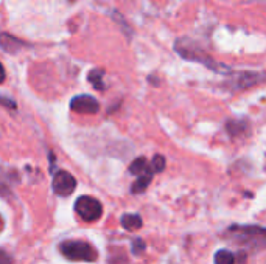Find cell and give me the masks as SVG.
<instances>
[{"instance_id":"6da1fadb","label":"cell","mask_w":266,"mask_h":264,"mask_svg":"<svg viewBox=\"0 0 266 264\" xmlns=\"http://www.w3.org/2000/svg\"><path fill=\"white\" fill-rule=\"evenodd\" d=\"M175 52L181 56L182 59L192 61V62H199V64H202V66H206L207 69H210L212 71H216V73H221V75H231L232 73L231 67H228L223 62L215 61L212 56L207 54L196 42L192 41V39H189V37L176 39Z\"/></svg>"},{"instance_id":"7a4b0ae2","label":"cell","mask_w":266,"mask_h":264,"mask_svg":"<svg viewBox=\"0 0 266 264\" xmlns=\"http://www.w3.org/2000/svg\"><path fill=\"white\" fill-rule=\"evenodd\" d=\"M59 252L62 257L70 261H86L93 263L98 260V252L90 243L83 239H67L59 244Z\"/></svg>"},{"instance_id":"3957f363","label":"cell","mask_w":266,"mask_h":264,"mask_svg":"<svg viewBox=\"0 0 266 264\" xmlns=\"http://www.w3.org/2000/svg\"><path fill=\"white\" fill-rule=\"evenodd\" d=\"M228 233L233 236L235 241L240 243H255L259 241L265 244L266 230L262 226H255V224H246V226H240V224H233L228 229Z\"/></svg>"},{"instance_id":"277c9868","label":"cell","mask_w":266,"mask_h":264,"mask_svg":"<svg viewBox=\"0 0 266 264\" xmlns=\"http://www.w3.org/2000/svg\"><path fill=\"white\" fill-rule=\"evenodd\" d=\"M75 213L86 222H95L103 214V205L92 196H80L75 201Z\"/></svg>"},{"instance_id":"5b68a950","label":"cell","mask_w":266,"mask_h":264,"mask_svg":"<svg viewBox=\"0 0 266 264\" xmlns=\"http://www.w3.org/2000/svg\"><path fill=\"white\" fill-rule=\"evenodd\" d=\"M75 188H76V179L69 171L59 170L53 174L52 190L54 194H58L61 197H67L73 193Z\"/></svg>"},{"instance_id":"8992f818","label":"cell","mask_w":266,"mask_h":264,"mask_svg":"<svg viewBox=\"0 0 266 264\" xmlns=\"http://www.w3.org/2000/svg\"><path fill=\"white\" fill-rule=\"evenodd\" d=\"M265 75L257 73V71H238L229 78L228 87L231 90H246L249 87L263 83Z\"/></svg>"},{"instance_id":"52a82bcc","label":"cell","mask_w":266,"mask_h":264,"mask_svg":"<svg viewBox=\"0 0 266 264\" xmlns=\"http://www.w3.org/2000/svg\"><path fill=\"white\" fill-rule=\"evenodd\" d=\"M70 110L76 112V114L93 115L100 110V103L92 95H76L70 100Z\"/></svg>"},{"instance_id":"ba28073f","label":"cell","mask_w":266,"mask_h":264,"mask_svg":"<svg viewBox=\"0 0 266 264\" xmlns=\"http://www.w3.org/2000/svg\"><path fill=\"white\" fill-rule=\"evenodd\" d=\"M25 47H28V44L20 41V39H18L16 36H13L10 33H0V49L3 52L10 53V54H16L22 49H25Z\"/></svg>"},{"instance_id":"9c48e42d","label":"cell","mask_w":266,"mask_h":264,"mask_svg":"<svg viewBox=\"0 0 266 264\" xmlns=\"http://www.w3.org/2000/svg\"><path fill=\"white\" fill-rule=\"evenodd\" d=\"M120 224H122V227L124 230H128V231H136L139 229H142L143 226V219H142V216L140 214H134V213H124L122 214V218H120Z\"/></svg>"},{"instance_id":"30bf717a","label":"cell","mask_w":266,"mask_h":264,"mask_svg":"<svg viewBox=\"0 0 266 264\" xmlns=\"http://www.w3.org/2000/svg\"><path fill=\"white\" fill-rule=\"evenodd\" d=\"M129 173L131 174H134V176H143L146 173H153L151 171V168H150V163H148V160L146 157H137L134 162H132L129 165ZM154 174V173H153Z\"/></svg>"},{"instance_id":"8fae6325","label":"cell","mask_w":266,"mask_h":264,"mask_svg":"<svg viewBox=\"0 0 266 264\" xmlns=\"http://www.w3.org/2000/svg\"><path fill=\"white\" fill-rule=\"evenodd\" d=\"M153 173H146L143 176H139L137 180L132 183V187H131V193L132 194H140V193H143V191H146V188L150 187V183L153 180Z\"/></svg>"},{"instance_id":"7c38bea8","label":"cell","mask_w":266,"mask_h":264,"mask_svg":"<svg viewBox=\"0 0 266 264\" xmlns=\"http://www.w3.org/2000/svg\"><path fill=\"white\" fill-rule=\"evenodd\" d=\"M103 78H105V70H101V69H93L88 73V81L100 92L105 90V87H106L103 83Z\"/></svg>"},{"instance_id":"4fadbf2b","label":"cell","mask_w":266,"mask_h":264,"mask_svg":"<svg viewBox=\"0 0 266 264\" xmlns=\"http://www.w3.org/2000/svg\"><path fill=\"white\" fill-rule=\"evenodd\" d=\"M248 122L245 120H229L226 123V131H228L232 137H238L240 134H243L245 129H248Z\"/></svg>"},{"instance_id":"5bb4252c","label":"cell","mask_w":266,"mask_h":264,"mask_svg":"<svg viewBox=\"0 0 266 264\" xmlns=\"http://www.w3.org/2000/svg\"><path fill=\"white\" fill-rule=\"evenodd\" d=\"M11 176L14 174H8L3 168H0V196L2 197H11V185H10V180L13 179Z\"/></svg>"},{"instance_id":"9a60e30c","label":"cell","mask_w":266,"mask_h":264,"mask_svg":"<svg viewBox=\"0 0 266 264\" xmlns=\"http://www.w3.org/2000/svg\"><path fill=\"white\" fill-rule=\"evenodd\" d=\"M215 264H235V255L228 249H221L213 257Z\"/></svg>"},{"instance_id":"2e32d148","label":"cell","mask_w":266,"mask_h":264,"mask_svg":"<svg viewBox=\"0 0 266 264\" xmlns=\"http://www.w3.org/2000/svg\"><path fill=\"white\" fill-rule=\"evenodd\" d=\"M165 166H167V160L163 156L160 154H156L151 160V163H150V168H151V171L156 174V173H162L163 170H165Z\"/></svg>"},{"instance_id":"e0dca14e","label":"cell","mask_w":266,"mask_h":264,"mask_svg":"<svg viewBox=\"0 0 266 264\" xmlns=\"http://www.w3.org/2000/svg\"><path fill=\"white\" fill-rule=\"evenodd\" d=\"M146 250V243L143 241L142 238H134L131 243V253L134 255V257H140V255H143Z\"/></svg>"},{"instance_id":"ac0fdd59","label":"cell","mask_w":266,"mask_h":264,"mask_svg":"<svg viewBox=\"0 0 266 264\" xmlns=\"http://www.w3.org/2000/svg\"><path fill=\"white\" fill-rule=\"evenodd\" d=\"M109 264H128V258L123 252H115L112 257H109Z\"/></svg>"},{"instance_id":"d6986e66","label":"cell","mask_w":266,"mask_h":264,"mask_svg":"<svg viewBox=\"0 0 266 264\" xmlns=\"http://www.w3.org/2000/svg\"><path fill=\"white\" fill-rule=\"evenodd\" d=\"M0 106H5L8 109H16L18 107V105H16V101L11 100V98H8V97H3V95H0Z\"/></svg>"},{"instance_id":"ffe728a7","label":"cell","mask_w":266,"mask_h":264,"mask_svg":"<svg viewBox=\"0 0 266 264\" xmlns=\"http://www.w3.org/2000/svg\"><path fill=\"white\" fill-rule=\"evenodd\" d=\"M0 264H13V257L2 249H0Z\"/></svg>"},{"instance_id":"44dd1931","label":"cell","mask_w":266,"mask_h":264,"mask_svg":"<svg viewBox=\"0 0 266 264\" xmlns=\"http://www.w3.org/2000/svg\"><path fill=\"white\" fill-rule=\"evenodd\" d=\"M5 78H6V71H5V67L2 66V62H0V84L5 81Z\"/></svg>"},{"instance_id":"7402d4cb","label":"cell","mask_w":266,"mask_h":264,"mask_svg":"<svg viewBox=\"0 0 266 264\" xmlns=\"http://www.w3.org/2000/svg\"><path fill=\"white\" fill-rule=\"evenodd\" d=\"M2 224H3V222H2V218H0V229H2Z\"/></svg>"}]
</instances>
